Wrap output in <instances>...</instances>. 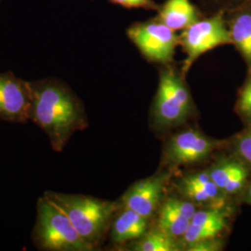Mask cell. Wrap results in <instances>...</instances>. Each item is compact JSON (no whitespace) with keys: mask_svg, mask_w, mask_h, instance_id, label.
<instances>
[{"mask_svg":"<svg viewBox=\"0 0 251 251\" xmlns=\"http://www.w3.org/2000/svg\"><path fill=\"white\" fill-rule=\"evenodd\" d=\"M188 251H219L222 248V244L216 237L209 238L204 241L194 244L187 247Z\"/></svg>","mask_w":251,"mask_h":251,"instance_id":"cell-24","label":"cell"},{"mask_svg":"<svg viewBox=\"0 0 251 251\" xmlns=\"http://www.w3.org/2000/svg\"><path fill=\"white\" fill-rule=\"evenodd\" d=\"M221 232H223V230L217 227H207L191 224L187 231L181 237V240L187 248L194 244L217 237V235Z\"/></svg>","mask_w":251,"mask_h":251,"instance_id":"cell-19","label":"cell"},{"mask_svg":"<svg viewBox=\"0 0 251 251\" xmlns=\"http://www.w3.org/2000/svg\"><path fill=\"white\" fill-rule=\"evenodd\" d=\"M38 251H88L94 250L76 232L63 210L43 195L36 202V224L32 233Z\"/></svg>","mask_w":251,"mask_h":251,"instance_id":"cell-3","label":"cell"},{"mask_svg":"<svg viewBox=\"0 0 251 251\" xmlns=\"http://www.w3.org/2000/svg\"><path fill=\"white\" fill-rule=\"evenodd\" d=\"M245 199H246V202L251 204V182L250 183V185L248 186L247 191H246V195H245Z\"/></svg>","mask_w":251,"mask_h":251,"instance_id":"cell-25","label":"cell"},{"mask_svg":"<svg viewBox=\"0 0 251 251\" xmlns=\"http://www.w3.org/2000/svg\"><path fill=\"white\" fill-rule=\"evenodd\" d=\"M180 188L183 196L193 203H219L225 196L212 179L206 183L199 184L181 181Z\"/></svg>","mask_w":251,"mask_h":251,"instance_id":"cell-13","label":"cell"},{"mask_svg":"<svg viewBox=\"0 0 251 251\" xmlns=\"http://www.w3.org/2000/svg\"><path fill=\"white\" fill-rule=\"evenodd\" d=\"M32 94L29 81L11 72L0 73V121L27 123L31 120Z\"/></svg>","mask_w":251,"mask_h":251,"instance_id":"cell-7","label":"cell"},{"mask_svg":"<svg viewBox=\"0 0 251 251\" xmlns=\"http://www.w3.org/2000/svg\"><path fill=\"white\" fill-rule=\"evenodd\" d=\"M232 40L224 13L204 16L180 31L179 45L186 58L181 67L182 75H186L198 58L207 51L231 45Z\"/></svg>","mask_w":251,"mask_h":251,"instance_id":"cell-5","label":"cell"},{"mask_svg":"<svg viewBox=\"0 0 251 251\" xmlns=\"http://www.w3.org/2000/svg\"><path fill=\"white\" fill-rule=\"evenodd\" d=\"M248 170L246 165L240 160L225 159L216 163L208 170L212 181L223 192L226 184L240 172Z\"/></svg>","mask_w":251,"mask_h":251,"instance_id":"cell-16","label":"cell"},{"mask_svg":"<svg viewBox=\"0 0 251 251\" xmlns=\"http://www.w3.org/2000/svg\"><path fill=\"white\" fill-rule=\"evenodd\" d=\"M235 152L246 166H251V127L240 135L235 143Z\"/></svg>","mask_w":251,"mask_h":251,"instance_id":"cell-21","label":"cell"},{"mask_svg":"<svg viewBox=\"0 0 251 251\" xmlns=\"http://www.w3.org/2000/svg\"><path fill=\"white\" fill-rule=\"evenodd\" d=\"M136 251H175L179 250L176 239L155 228L145 233L143 238L134 246Z\"/></svg>","mask_w":251,"mask_h":251,"instance_id":"cell-15","label":"cell"},{"mask_svg":"<svg viewBox=\"0 0 251 251\" xmlns=\"http://www.w3.org/2000/svg\"><path fill=\"white\" fill-rule=\"evenodd\" d=\"M190 225L191 221L179 214L166 202L164 203L159 212L157 228L174 239H177L183 236Z\"/></svg>","mask_w":251,"mask_h":251,"instance_id":"cell-14","label":"cell"},{"mask_svg":"<svg viewBox=\"0 0 251 251\" xmlns=\"http://www.w3.org/2000/svg\"><path fill=\"white\" fill-rule=\"evenodd\" d=\"M184 75L172 67L164 65L153 105L155 121L163 126L182 123L192 109V98Z\"/></svg>","mask_w":251,"mask_h":251,"instance_id":"cell-4","label":"cell"},{"mask_svg":"<svg viewBox=\"0 0 251 251\" xmlns=\"http://www.w3.org/2000/svg\"><path fill=\"white\" fill-rule=\"evenodd\" d=\"M43 195L63 210L76 232L93 249L101 242L117 209L116 203L90 196L53 191H46Z\"/></svg>","mask_w":251,"mask_h":251,"instance_id":"cell-2","label":"cell"},{"mask_svg":"<svg viewBox=\"0 0 251 251\" xmlns=\"http://www.w3.org/2000/svg\"><path fill=\"white\" fill-rule=\"evenodd\" d=\"M198 8L204 16L226 13L245 4L251 3V0H196Z\"/></svg>","mask_w":251,"mask_h":251,"instance_id":"cell-18","label":"cell"},{"mask_svg":"<svg viewBox=\"0 0 251 251\" xmlns=\"http://www.w3.org/2000/svg\"><path fill=\"white\" fill-rule=\"evenodd\" d=\"M32 94L31 120L48 136L55 152H61L71 135L86 120L79 100L63 81L46 77L29 81Z\"/></svg>","mask_w":251,"mask_h":251,"instance_id":"cell-1","label":"cell"},{"mask_svg":"<svg viewBox=\"0 0 251 251\" xmlns=\"http://www.w3.org/2000/svg\"><path fill=\"white\" fill-rule=\"evenodd\" d=\"M236 108L241 117L251 122V70H249L247 79L239 91Z\"/></svg>","mask_w":251,"mask_h":251,"instance_id":"cell-20","label":"cell"},{"mask_svg":"<svg viewBox=\"0 0 251 251\" xmlns=\"http://www.w3.org/2000/svg\"><path fill=\"white\" fill-rule=\"evenodd\" d=\"M168 176L161 174L136 182L121 198V206L150 218L159 203Z\"/></svg>","mask_w":251,"mask_h":251,"instance_id":"cell-9","label":"cell"},{"mask_svg":"<svg viewBox=\"0 0 251 251\" xmlns=\"http://www.w3.org/2000/svg\"><path fill=\"white\" fill-rule=\"evenodd\" d=\"M126 36L148 62L163 65L173 62L179 46L176 32L155 17L133 23L127 27Z\"/></svg>","mask_w":251,"mask_h":251,"instance_id":"cell-6","label":"cell"},{"mask_svg":"<svg viewBox=\"0 0 251 251\" xmlns=\"http://www.w3.org/2000/svg\"><path fill=\"white\" fill-rule=\"evenodd\" d=\"M191 224L207 227H217L224 230L226 226V213L225 209L220 206L197 210L191 221Z\"/></svg>","mask_w":251,"mask_h":251,"instance_id":"cell-17","label":"cell"},{"mask_svg":"<svg viewBox=\"0 0 251 251\" xmlns=\"http://www.w3.org/2000/svg\"><path fill=\"white\" fill-rule=\"evenodd\" d=\"M166 203L189 221H192L195 213L197 212V207L190 200H181L179 198H169Z\"/></svg>","mask_w":251,"mask_h":251,"instance_id":"cell-22","label":"cell"},{"mask_svg":"<svg viewBox=\"0 0 251 251\" xmlns=\"http://www.w3.org/2000/svg\"><path fill=\"white\" fill-rule=\"evenodd\" d=\"M232 45L242 56L248 69L251 70V3L225 13Z\"/></svg>","mask_w":251,"mask_h":251,"instance_id":"cell-10","label":"cell"},{"mask_svg":"<svg viewBox=\"0 0 251 251\" xmlns=\"http://www.w3.org/2000/svg\"><path fill=\"white\" fill-rule=\"evenodd\" d=\"M1 2H2V0H0V4H1Z\"/></svg>","mask_w":251,"mask_h":251,"instance_id":"cell-26","label":"cell"},{"mask_svg":"<svg viewBox=\"0 0 251 251\" xmlns=\"http://www.w3.org/2000/svg\"><path fill=\"white\" fill-rule=\"evenodd\" d=\"M158 19L173 31H182L204 17L197 4L191 0H166L156 11Z\"/></svg>","mask_w":251,"mask_h":251,"instance_id":"cell-11","label":"cell"},{"mask_svg":"<svg viewBox=\"0 0 251 251\" xmlns=\"http://www.w3.org/2000/svg\"><path fill=\"white\" fill-rule=\"evenodd\" d=\"M221 142L208 138L198 130H185L174 135L167 144L165 160L171 166H181L202 161Z\"/></svg>","mask_w":251,"mask_h":251,"instance_id":"cell-8","label":"cell"},{"mask_svg":"<svg viewBox=\"0 0 251 251\" xmlns=\"http://www.w3.org/2000/svg\"><path fill=\"white\" fill-rule=\"evenodd\" d=\"M147 218L124 208L114 221L110 236L112 242L122 244L143 237L147 230Z\"/></svg>","mask_w":251,"mask_h":251,"instance_id":"cell-12","label":"cell"},{"mask_svg":"<svg viewBox=\"0 0 251 251\" xmlns=\"http://www.w3.org/2000/svg\"><path fill=\"white\" fill-rule=\"evenodd\" d=\"M109 2L125 9H143L153 11H157L160 6L154 0H109Z\"/></svg>","mask_w":251,"mask_h":251,"instance_id":"cell-23","label":"cell"}]
</instances>
